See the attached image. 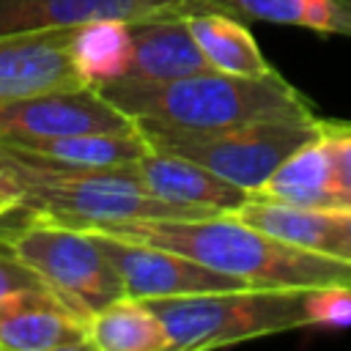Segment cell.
<instances>
[{
	"label": "cell",
	"instance_id": "obj_6",
	"mask_svg": "<svg viewBox=\"0 0 351 351\" xmlns=\"http://www.w3.org/2000/svg\"><path fill=\"white\" fill-rule=\"evenodd\" d=\"M154 151L192 159L211 173L258 192L261 184L285 162L296 148L321 134V121L313 118H282L258 121L217 132H159L140 129Z\"/></svg>",
	"mask_w": 351,
	"mask_h": 351
},
{
	"label": "cell",
	"instance_id": "obj_3",
	"mask_svg": "<svg viewBox=\"0 0 351 351\" xmlns=\"http://www.w3.org/2000/svg\"><path fill=\"white\" fill-rule=\"evenodd\" d=\"M3 148L19 184V208L36 217L74 228H99L123 219H197L219 214L148 195L137 178V162L85 167L25 154L11 145Z\"/></svg>",
	"mask_w": 351,
	"mask_h": 351
},
{
	"label": "cell",
	"instance_id": "obj_4",
	"mask_svg": "<svg viewBox=\"0 0 351 351\" xmlns=\"http://www.w3.org/2000/svg\"><path fill=\"white\" fill-rule=\"evenodd\" d=\"M313 293L315 288L244 285L233 291L145 299V304L159 315L170 351H206L318 326Z\"/></svg>",
	"mask_w": 351,
	"mask_h": 351
},
{
	"label": "cell",
	"instance_id": "obj_13",
	"mask_svg": "<svg viewBox=\"0 0 351 351\" xmlns=\"http://www.w3.org/2000/svg\"><path fill=\"white\" fill-rule=\"evenodd\" d=\"M129 27H132V58L123 77L159 82L211 69L186 25V14L145 16L129 22Z\"/></svg>",
	"mask_w": 351,
	"mask_h": 351
},
{
	"label": "cell",
	"instance_id": "obj_8",
	"mask_svg": "<svg viewBox=\"0 0 351 351\" xmlns=\"http://www.w3.org/2000/svg\"><path fill=\"white\" fill-rule=\"evenodd\" d=\"M126 118L96 85L25 96L0 107V143L19 137H63L82 132H123Z\"/></svg>",
	"mask_w": 351,
	"mask_h": 351
},
{
	"label": "cell",
	"instance_id": "obj_14",
	"mask_svg": "<svg viewBox=\"0 0 351 351\" xmlns=\"http://www.w3.org/2000/svg\"><path fill=\"white\" fill-rule=\"evenodd\" d=\"M255 195L291 203L299 208H315V211L343 208L337 181H335L332 154L324 134L313 137L310 143L296 148L285 162H280L277 170L261 184Z\"/></svg>",
	"mask_w": 351,
	"mask_h": 351
},
{
	"label": "cell",
	"instance_id": "obj_19",
	"mask_svg": "<svg viewBox=\"0 0 351 351\" xmlns=\"http://www.w3.org/2000/svg\"><path fill=\"white\" fill-rule=\"evenodd\" d=\"M88 348L96 351H170L167 332L145 299L121 296L88 318Z\"/></svg>",
	"mask_w": 351,
	"mask_h": 351
},
{
	"label": "cell",
	"instance_id": "obj_17",
	"mask_svg": "<svg viewBox=\"0 0 351 351\" xmlns=\"http://www.w3.org/2000/svg\"><path fill=\"white\" fill-rule=\"evenodd\" d=\"M195 11H228L239 19L307 27L324 36H351V0H186Z\"/></svg>",
	"mask_w": 351,
	"mask_h": 351
},
{
	"label": "cell",
	"instance_id": "obj_5",
	"mask_svg": "<svg viewBox=\"0 0 351 351\" xmlns=\"http://www.w3.org/2000/svg\"><path fill=\"white\" fill-rule=\"evenodd\" d=\"M19 211L25 219L0 233V239L8 241L16 258L77 313L90 318L104 304L126 296L123 282L93 230L36 217L25 208Z\"/></svg>",
	"mask_w": 351,
	"mask_h": 351
},
{
	"label": "cell",
	"instance_id": "obj_23",
	"mask_svg": "<svg viewBox=\"0 0 351 351\" xmlns=\"http://www.w3.org/2000/svg\"><path fill=\"white\" fill-rule=\"evenodd\" d=\"M19 206V184L14 178L11 162L5 156V148L0 145V217Z\"/></svg>",
	"mask_w": 351,
	"mask_h": 351
},
{
	"label": "cell",
	"instance_id": "obj_24",
	"mask_svg": "<svg viewBox=\"0 0 351 351\" xmlns=\"http://www.w3.org/2000/svg\"><path fill=\"white\" fill-rule=\"evenodd\" d=\"M335 222H337V233H340V258L351 261V208H337Z\"/></svg>",
	"mask_w": 351,
	"mask_h": 351
},
{
	"label": "cell",
	"instance_id": "obj_7",
	"mask_svg": "<svg viewBox=\"0 0 351 351\" xmlns=\"http://www.w3.org/2000/svg\"><path fill=\"white\" fill-rule=\"evenodd\" d=\"M101 250L112 261L123 293L132 299H162V296H189V293H211V291H233L247 282L211 269L195 258L181 252L154 247L145 241L121 239L112 233L93 230Z\"/></svg>",
	"mask_w": 351,
	"mask_h": 351
},
{
	"label": "cell",
	"instance_id": "obj_10",
	"mask_svg": "<svg viewBox=\"0 0 351 351\" xmlns=\"http://www.w3.org/2000/svg\"><path fill=\"white\" fill-rule=\"evenodd\" d=\"M66 30L0 36V107L25 96L88 85L69 52Z\"/></svg>",
	"mask_w": 351,
	"mask_h": 351
},
{
	"label": "cell",
	"instance_id": "obj_15",
	"mask_svg": "<svg viewBox=\"0 0 351 351\" xmlns=\"http://www.w3.org/2000/svg\"><path fill=\"white\" fill-rule=\"evenodd\" d=\"M244 225L269 233L280 241L296 244L302 250L324 252L340 258V233L335 222V211H315V208H299L291 203H280L271 197L250 195L247 203H241L236 211H230Z\"/></svg>",
	"mask_w": 351,
	"mask_h": 351
},
{
	"label": "cell",
	"instance_id": "obj_21",
	"mask_svg": "<svg viewBox=\"0 0 351 351\" xmlns=\"http://www.w3.org/2000/svg\"><path fill=\"white\" fill-rule=\"evenodd\" d=\"M321 134L332 154L335 181H337L343 208H351V123L321 121Z\"/></svg>",
	"mask_w": 351,
	"mask_h": 351
},
{
	"label": "cell",
	"instance_id": "obj_2",
	"mask_svg": "<svg viewBox=\"0 0 351 351\" xmlns=\"http://www.w3.org/2000/svg\"><path fill=\"white\" fill-rule=\"evenodd\" d=\"M88 230L181 252L211 269L233 274L247 285L351 288V261L280 241L244 225L233 214L197 219H123Z\"/></svg>",
	"mask_w": 351,
	"mask_h": 351
},
{
	"label": "cell",
	"instance_id": "obj_1",
	"mask_svg": "<svg viewBox=\"0 0 351 351\" xmlns=\"http://www.w3.org/2000/svg\"><path fill=\"white\" fill-rule=\"evenodd\" d=\"M137 129L217 132L258 121L313 118L310 101L274 69L258 77L197 71L178 80H107L96 85Z\"/></svg>",
	"mask_w": 351,
	"mask_h": 351
},
{
	"label": "cell",
	"instance_id": "obj_9",
	"mask_svg": "<svg viewBox=\"0 0 351 351\" xmlns=\"http://www.w3.org/2000/svg\"><path fill=\"white\" fill-rule=\"evenodd\" d=\"M3 351L88 348V318L47 285L22 288L0 299Z\"/></svg>",
	"mask_w": 351,
	"mask_h": 351
},
{
	"label": "cell",
	"instance_id": "obj_22",
	"mask_svg": "<svg viewBox=\"0 0 351 351\" xmlns=\"http://www.w3.org/2000/svg\"><path fill=\"white\" fill-rule=\"evenodd\" d=\"M36 285H44L38 280V274L16 258V252L8 247V241L0 239V299L14 293V291L36 288Z\"/></svg>",
	"mask_w": 351,
	"mask_h": 351
},
{
	"label": "cell",
	"instance_id": "obj_11",
	"mask_svg": "<svg viewBox=\"0 0 351 351\" xmlns=\"http://www.w3.org/2000/svg\"><path fill=\"white\" fill-rule=\"evenodd\" d=\"M189 14L186 0H0V36L66 30L96 19H145Z\"/></svg>",
	"mask_w": 351,
	"mask_h": 351
},
{
	"label": "cell",
	"instance_id": "obj_20",
	"mask_svg": "<svg viewBox=\"0 0 351 351\" xmlns=\"http://www.w3.org/2000/svg\"><path fill=\"white\" fill-rule=\"evenodd\" d=\"M69 52L88 85L118 80L129 69L132 27L126 19H96L71 27Z\"/></svg>",
	"mask_w": 351,
	"mask_h": 351
},
{
	"label": "cell",
	"instance_id": "obj_18",
	"mask_svg": "<svg viewBox=\"0 0 351 351\" xmlns=\"http://www.w3.org/2000/svg\"><path fill=\"white\" fill-rule=\"evenodd\" d=\"M186 25L214 71L241 77H258L271 71L252 33L239 16L228 11H195L186 14Z\"/></svg>",
	"mask_w": 351,
	"mask_h": 351
},
{
	"label": "cell",
	"instance_id": "obj_16",
	"mask_svg": "<svg viewBox=\"0 0 351 351\" xmlns=\"http://www.w3.org/2000/svg\"><path fill=\"white\" fill-rule=\"evenodd\" d=\"M25 154H36L44 159L66 162V165H85V167H121L140 162L151 145L137 126L123 132H82V134H63V137H19L5 140Z\"/></svg>",
	"mask_w": 351,
	"mask_h": 351
},
{
	"label": "cell",
	"instance_id": "obj_12",
	"mask_svg": "<svg viewBox=\"0 0 351 351\" xmlns=\"http://www.w3.org/2000/svg\"><path fill=\"white\" fill-rule=\"evenodd\" d=\"M134 167H137V178L148 195L170 200V203H181V206L230 214L241 203H247L252 195L250 189L211 173L208 167H203L192 159H184L176 154H162L154 148Z\"/></svg>",
	"mask_w": 351,
	"mask_h": 351
}]
</instances>
